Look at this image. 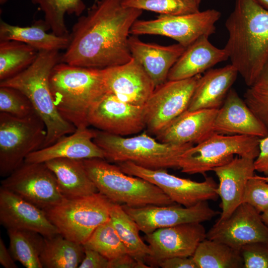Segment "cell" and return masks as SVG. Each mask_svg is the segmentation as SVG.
<instances>
[{"instance_id": "obj_1", "label": "cell", "mask_w": 268, "mask_h": 268, "mask_svg": "<svg viewBox=\"0 0 268 268\" xmlns=\"http://www.w3.org/2000/svg\"><path fill=\"white\" fill-rule=\"evenodd\" d=\"M142 11L123 6L122 0L94 2L73 26L61 62L103 69L129 62L130 30Z\"/></svg>"}, {"instance_id": "obj_2", "label": "cell", "mask_w": 268, "mask_h": 268, "mask_svg": "<svg viewBox=\"0 0 268 268\" xmlns=\"http://www.w3.org/2000/svg\"><path fill=\"white\" fill-rule=\"evenodd\" d=\"M225 26L228 37L224 48L249 87L268 61V10L256 0H235Z\"/></svg>"}, {"instance_id": "obj_3", "label": "cell", "mask_w": 268, "mask_h": 268, "mask_svg": "<svg viewBox=\"0 0 268 268\" xmlns=\"http://www.w3.org/2000/svg\"><path fill=\"white\" fill-rule=\"evenodd\" d=\"M49 82L58 111L76 129L89 126L87 116L90 108L108 93L103 69L60 62L53 67Z\"/></svg>"}, {"instance_id": "obj_4", "label": "cell", "mask_w": 268, "mask_h": 268, "mask_svg": "<svg viewBox=\"0 0 268 268\" xmlns=\"http://www.w3.org/2000/svg\"><path fill=\"white\" fill-rule=\"evenodd\" d=\"M61 57L59 51H39L35 60L26 69L0 81V86L14 88L25 95L43 121L47 136L41 148L53 144L77 129L61 115L51 91L50 74L53 67L61 62Z\"/></svg>"}, {"instance_id": "obj_5", "label": "cell", "mask_w": 268, "mask_h": 268, "mask_svg": "<svg viewBox=\"0 0 268 268\" xmlns=\"http://www.w3.org/2000/svg\"><path fill=\"white\" fill-rule=\"evenodd\" d=\"M82 161L98 192L112 202L131 207L175 203L156 185L125 173L119 165L105 159L93 158Z\"/></svg>"}, {"instance_id": "obj_6", "label": "cell", "mask_w": 268, "mask_h": 268, "mask_svg": "<svg viewBox=\"0 0 268 268\" xmlns=\"http://www.w3.org/2000/svg\"><path fill=\"white\" fill-rule=\"evenodd\" d=\"M93 141L109 161L117 164L130 161L150 169L179 168L182 155L194 145L163 143L145 133L125 137L97 129Z\"/></svg>"}, {"instance_id": "obj_7", "label": "cell", "mask_w": 268, "mask_h": 268, "mask_svg": "<svg viewBox=\"0 0 268 268\" xmlns=\"http://www.w3.org/2000/svg\"><path fill=\"white\" fill-rule=\"evenodd\" d=\"M111 202L97 192L83 197L65 198L45 211L62 236L83 245L100 225L110 219Z\"/></svg>"}, {"instance_id": "obj_8", "label": "cell", "mask_w": 268, "mask_h": 268, "mask_svg": "<svg viewBox=\"0 0 268 268\" xmlns=\"http://www.w3.org/2000/svg\"><path fill=\"white\" fill-rule=\"evenodd\" d=\"M259 139L254 136L214 133L186 150L180 158L179 168L188 174L204 175L229 162L235 154L255 160L259 153Z\"/></svg>"}, {"instance_id": "obj_9", "label": "cell", "mask_w": 268, "mask_h": 268, "mask_svg": "<svg viewBox=\"0 0 268 268\" xmlns=\"http://www.w3.org/2000/svg\"><path fill=\"white\" fill-rule=\"evenodd\" d=\"M46 136L37 113L20 118L0 113V175L5 177L22 165L28 155L41 148Z\"/></svg>"}, {"instance_id": "obj_10", "label": "cell", "mask_w": 268, "mask_h": 268, "mask_svg": "<svg viewBox=\"0 0 268 268\" xmlns=\"http://www.w3.org/2000/svg\"><path fill=\"white\" fill-rule=\"evenodd\" d=\"M221 13L214 9L182 15H159L156 19L137 20L130 34L159 35L171 38L187 48L200 37H209L216 30Z\"/></svg>"}, {"instance_id": "obj_11", "label": "cell", "mask_w": 268, "mask_h": 268, "mask_svg": "<svg viewBox=\"0 0 268 268\" xmlns=\"http://www.w3.org/2000/svg\"><path fill=\"white\" fill-rule=\"evenodd\" d=\"M125 173L142 178L159 187L175 203L186 207L200 202L216 201L217 184L211 177L202 182L177 177L166 169H150L130 161L118 163Z\"/></svg>"}, {"instance_id": "obj_12", "label": "cell", "mask_w": 268, "mask_h": 268, "mask_svg": "<svg viewBox=\"0 0 268 268\" xmlns=\"http://www.w3.org/2000/svg\"><path fill=\"white\" fill-rule=\"evenodd\" d=\"M0 187L44 210L65 198L55 175L45 163L24 162L1 181Z\"/></svg>"}, {"instance_id": "obj_13", "label": "cell", "mask_w": 268, "mask_h": 268, "mask_svg": "<svg viewBox=\"0 0 268 268\" xmlns=\"http://www.w3.org/2000/svg\"><path fill=\"white\" fill-rule=\"evenodd\" d=\"M201 74L177 80H167L156 87L143 106L146 129L156 135L186 111Z\"/></svg>"}, {"instance_id": "obj_14", "label": "cell", "mask_w": 268, "mask_h": 268, "mask_svg": "<svg viewBox=\"0 0 268 268\" xmlns=\"http://www.w3.org/2000/svg\"><path fill=\"white\" fill-rule=\"evenodd\" d=\"M87 121L96 129L124 136L146 129L143 106L133 105L107 93L90 108Z\"/></svg>"}, {"instance_id": "obj_15", "label": "cell", "mask_w": 268, "mask_h": 268, "mask_svg": "<svg viewBox=\"0 0 268 268\" xmlns=\"http://www.w3.org/2000/svg\"><path fill=\"white\" fill-rule=\"evenodd\" d=\"M206 238L240 250L247 244L268 243V226L261 213L250 204L242 202L227 218L217 219L206 232Z\"/></svg>"}, {"instance_id": "obj_16", "label": "cell", "mask_w": 268, "mask_h": 268, "mask_svg": "<svg viewBox=\"0 0 268 268\" xmlns=\"http://www.w3.org/2000/svg\"><path fill=\"white\" fill-rule=\"evenodd\" d=\"M124 210L145 234L162 228L181 224L210 220L220 212L211 208L207 201L186 207L174 203L170 205H149L140 207L122 205Z\"/></svg>"}, {"instance_id": "obj_17", "label": "cell", "mask_w": 268, "mask_h": 268, "mask_svg": "<svg viewBox=\"0 0 268 268\" xmlns=\"http://www.w3.org/2000/svg\"><path fill=\"white\" fill-rule=\"evenodd\" d=\"M206 237V230L199 222L158 229L144 236L151 253L145 263L153 268L158 262L167 258L192 257Z\"/></svg>"}, {"instance_id": "obj_18", "label": "cell", "mask_w": 268, "mask_h": 268, "mask_svg": "<svg viewBox=\"0 0 268 268\" xmlns=\"http://www.w3.org/2000/svg\"><path fill=\"white\" fill-rule=\"evenodd\" d=\"M103 72L108 92L133 105L143 106L155 88L133 58L124 64L103 68Z\"/></svg>"}, {"instance_id": "obj_19", "label": "cell", "mask_w": 268, "mask_h": 268, "mask_svg": "<svg viewBox=\"0 0 268 268\" xmlns=\"http://www.w3.org/2000/svg\"><path fill=\"white\" fill-rule=\"evenodd\" d=\"M0 223L5 228L36 232L44 237L60 234L44 210L0 188Z\"/></svg>"}, {"instance_id": "obj_20", "label": "cell", "mask_w": 268, "mask_h": 268, "mask_svg": "<svg viewBox=\"0 0 268 268\" xmlns=\"http://www.w3.org/2000/svg\"><path fill=\"white\" fill-rule=\"evenodd\" d=\"M254 159L236 157L229 162L213 169L219 184L217 193L221 199L218 220L227 218L242 203L249 180L255 175Z\"/></svg>"}, {"instance_id": "obj_21", "label": "cell", "mask_w": 268, "mask_h": 268, "mask_svg": "<svg viewBox=\"0 0 268 268\" xmlns=\"http://www.w3.org/2000/svg\"><path fill=\"white\" fill-rule=\"evenodd\" d=\"M213 130L215 133L226 135H245L260 138L268 135V130L233 88L230 89L217 110Z\"/></svg>"}, {"instance_id": "obj_22", "label": "cell", "mask_w": 268, "mask_h": 268, "mask_svg": "<svg viewBox=\"0 0 268 268\" xmlns=\"http://www.w3.org/2000/svg\"><path fill=\"white\" fill-rule=\"evenodd\" d=\"M218 109L185 111L156 134L163 143L197 144L215 133L213 124Z\"/></svg>"}, {"instance_id": "obj_23", "label": "cell", "mask_w": 268, "mask_h": 268, "mask_svg": "<svg viewBox=\"0 0 268 268\" xmlns=\"http://www.w3.org/2000/svg\"><path fill=\"white\" fill-rule=\"evenodd\" d=\"M95 130L88 127L61 138L53 144L32 152L24 162L45 163L56 158L83 160L93 158L105 159L104 151L93 141Z\"/></svg>"}, {"instance_id": "obj_24", "label": "cell", "mask_w": 268, "mask_h": 268, "mask_svg": "<svg viewBox=\"0 0 268 268\" xmlns=\"http://www.w3.org/2000/svg\"><path fill=\"white\" fill-rule=\"evenodd\" d=\"M128 43L132 57L145 71L155 88L167 81L171 68L186 49L178 43L161 46L144 43L134 36L129 37Z\"/></svg>"}, {"instance_id": "obj_25", "label": "cell", "mask_w": 268, "mask_h": 268, "mask_svg": "<svg viewBox=\"0 0 268 268\" xmlns=\"http://www.w3.org/2000/svg\"><path fill=\"white\" fill-rule=\"evenodd\" d=\"M228 59L224 48L215 47L209 41L208 37L201 36L186 48L171 68L167 80L193 77Z\"/></svg>"}, {"instance_id": "obj_26", "label": "cell", "mask_w": 268, "mask_h": 268, "mask_svg": "<svg viewBox=\"0 0 268 268\" xmlns=\"http://www.w3.org/2000/svg\"><path fill=\"white\" fill-rule=\"evenodd\" d=\"M238 74L231 64L206 71L198 80L187 110L218 109Z\"/></svg>"}, {"instance_id": "obj_27", "label": "cell", "mask_w": 268, "mask_h": 268, "mask_svg": "<svg viewBox=\"0 0 268 268\" xmlns=\"http://www.w3.org/2000/svg\"><path fill=\"white\" fill-rule=\"evenodd\" d=\"M45 163L55 175L65 198L83 197L98 192L85 169L82 160L56 158Z\"/></svg>"}, {"instance_id": "obj_28", "label": "cell", "mask_w": 268, "mask_h": 268, "mask_svg": "<svg viewBox=\"0 0 268 268\" xmlns=\"http://www.w3.org/2000/svg\"><path fill=\"white\" fill-rule=\"evenodd\" d=\"M48 28L44 21H38L30 26L13 25L0 20V41H19L37 50L60 51L66 50L69 43V36H60L47 32Z\"/></svg>"}, {"instance_id": "obj_29", "label": "cell", "mask_w": 268, "mask_h": 268, "mask_svg": "<svg viewBox=\"0 0 268 268\" xmlns=\"http://www.w3.org/2000/svg\"><path fill=\"white\" fill-rule=\"evenodd\" d=\"M84 257L83 245L58 234L44 237V243L40 255L43 268H78Z\"/></svg>"}, {"instance_id": "obj_30", "label": "cell", "mask_w": 268, "mask_h": 268, "mask_svg": "<svg viewBox=\"0 0 268 268\" xmlns=\"http://www.w3.org/2000/svg\"><path fill=\"white\" fill-rule=\"evenodd\" d=\"M109 212L110 220L127 253L136 260L145 263L151 253L148 245L140 237V230L136 222L120 204L111 202Z\"/></svg>"}, {"instance_id": "obj_31", "label": "cell", "mask_w": 268, "mask_h": 268, "mask_svg": "<svg viewBox=\"0 0 268 268\" xmlns=\"http://www.w3.org/2000/svg\"><path fill=\"white\" fill-rule=\"evenodd\" d=\"M192 257L198 268H243L240 250L206 238L199 244Z\"/></svg>"}, {"instance_id": "obj_32", "label": "cell", "mask_w": 268, "mask_h": 268, "mask_svg": "<svg viewBox=\"0 0 268 268\" xmlns=\"http://www.w3.org/2000/svg\"><path fill=\"white\" fill-rule=\"evenodd\" d=\"M9 250L15 261L26 268H42L40 255L44 237L33 231L10 229L7 230Z\"/></svg>"}, {"instance_id": "obj_33", "label": "cell", "mask_w": 268, "mask_h": 268, "mask_svg": "<svg viewBox=\"0 0 268 268\" xmlns=\"http://www.w3.org/2000/svg\"><path fill=\"white\" fill-rule=\"evenodd\" d=\"M38 52L30 46L19 41H0V81L26 69L35 60Z\"/></svg>"}, {"instance_id": "obj_34", "label": "cell", "mask_w": 268, "mask_h": 268, "mask_svg": "<svg viewBox=\"0 0 268 268\" xmlns=\"http://www.w3.org/2000/svg\"><path fill=\"white\" fill-rule=\"evenodd\" d=\"M99 0H94L96 2ZM39 6L44 15V22L52 32L60 36H69L65 21L66 13L80 16L86 8L82 0H31Z\"/></svg>"}, {"instance_id": "obj_35", "label": "cell", "mask_w": 268, "mask_h": 268, "mask_svg": "<svg viewBox=\"0 0 268 268\" xmlns=\"http://www.w3.org/2000/svg\"><path fill=\"white\" fill-rule=\"evenodd\" d=\"M82 245L99 252L109 261L128 253L110 219L100 225Z\"/></svg>"}, {"instance_id": "obj_36", "label": "cell", "mask_w": 268, "mask_h": 268, "mask_svg": "<svg viewBox=\"0 0 268 268\" xmlns=\"http://www.w3.org/2000/svg\"><path fill=\"white\" fill-rule=\"evenodd\" d=\"M123 6L155 12L160 15H182L200 11L194 0H122Z\"/></svg>"}, {"instance_id": "obj_37", "label": "cell", "mask_w": 268, "mask_h": 268, "mask_svg": "<svg viewBox=\"0 0 268 268\" xmlns=\"http://www.w3.org/2000/svg\"><path fill=\"white\" fill-rule=\"evenodd\" d=\"M244 97L250 109L268 130V61Z\"/></svg>"}, {"instance_id": "obj_38", "label": "cell", "mask_w": 268, "mask_h": 268, "mask_svg": "<svg viewBox=\"0 0 268 268\" xmlns=\"http://www.w3.org/2000/svg\"><path fill=\"white\" fill-rule=\"evenodd\" d=\"M0 112L23 118L37 113L29 99L15 88L0 86Z\"/></svg>"}, {"instance_id": "obj_39", "label": "cell", "mask_w": 268, "mask_h": 268, "mask_svg": "<svg viewBox=\"0 0 268 268\" xmlns=\"http://www.w3.org/2000/svg\"><path fill=\"white\" fill-rule=\"evenodd\" d=\"M242 202L250 204L261 213L268 209V183L255 174L247 183Z\"/></svg>"}, {"instance_id": "obj_40", "label": "cell", "mask_w": 268, "mask_h": 268, "mask_svg": "<svg viewBox=\"0 0 268 268\" xmlns=\"http://www.w3.org/2000/svg\"><path fill=\"white\" fill-rule=\"evenodd\" d=\"M244 268H268V243L247 244L240 250Z\"/></svg>"}, {"instance_id": "obj_41", "label": "cell", "mask_w": 268, "mask_h": 268, "mask_svg": "<svg viewBox=\"0 0 268 268\" xmlns=\"http://www.w3.org/2000/svg\"><path fill=\"white\" fill-rule=\"evenodd\" d=\"M84 249V257L79 268H109V260L99 252L88 248Z\"/></svg>"}, {"instance_id": "obj_42", "label": "cell", "mask_w": 268, "mask_h": 268, "mask_svg": "<svg viewBox=\"0 0 268 268\" xmlns=\"http://www.w3.org/2000/svg\"><path fill=\"white\" fill-rule=\"evenodd\" d=\"M259 153L254 160L255 170L268 176V135L260 138Z\"/></svg>"}, {"instance_id": "obj_43", "label": "cell", "mask_w": 268, "mask_h": 268, "mask_svg": "<svg viewBox=\"0 0 268 268\" xmlns=\"http://www.w3.org/2000/svg\"><path fill=\"white\" fill-rule=\"evenodd\" d=\"M145 263L138 261L128 253L109 261V268H150Z\"/></svg>"}, {"instance_id": "obj_44", "label": "cell", "mask_w": 268, "mask_h": 268, "mask_svg": "<svg viewBox=\"0 0 268 268\" xmlns=\"http://www.w3.org/2000/svg\"><path fill=\"white\" fill-rule=\"evenodd\" d=\"M156 266L162 268H198L192 257H174L158 262Z\"/></svg>"}, {"instance_id": "obj_45", "label": "cell", "mask_w": 268, "mask_h": 268, "mask_svg": "<svg viewBox=\"0 0 268 268\" xmlns=\"http://www.w3.org/2000/svg\"><path fill=\"white\" fill-rule=\"evenodd\" d=\"M9 249L6 247L1 238H0V264L5 268H17V266Z\"/></svg>"}, {"instance_id": "obj_46", "label": "cell", "mask_w": 268, "mask_h": 268, "mask_svg": "<svg viewBox=\"0 0 268 268\" xmlns=\"http://www.w3.org/2000/svg\"><path fill=\"white\" fill-rule=\"evenodd\" d=\"M261 216L264 222L268 226V209L262 213Z\"/></svg>"}, {"instance_id": "obj_47", "label": "cell", "mask_w": 268, "mask_h": 268, "mask_svg": "<svg viewBox=\"0 0 268 268\" xmlns=\"http://www.w3.org/2000/svg\"><path fill=\"white\" fill-rule=\"evenodd\" d=\"M261 6L268 10V0H256Z\"/></svg>"}, {"instance_id": "obj_48", "label": "cell", "mask_w": 268, "mask_h": 268, "mask_svg": "<svg viewBox=\"0 0 268 268\" xmlns=\"http://www.w3.org/2000/svg\"><path fill=\"white\" fill-rule=\"evenodd\" d=\"M258 176L261 179H262V180L265 181V182L268 183V176H260L258 175Z\"/></svg>"}, {"instance_id": "obj_49", "label": "cell", "mask_w": 268, "mask_h": 268, "mask_svg": "<svg viewBox=\"0 0 268 268\" xmlns=\"http://www.w3.org/2000/svg\"><path fill=\"white\" fill-rule=\"evenodd\" d=\"M8 0H0V4H3L6 2Z\"/></svg>"}, {"instance_id": "obj_50", "label": "cell", "mask_w": 268, "mask_h": 268, "mask_svg": "<svg viewBox=\"0 0 268 268\" xmlns=\"http://www.w3.org/2000/svg\"><path fill=\"white\" fill-rule=\"evenodd\" d=\"M195 0L196 2H197L199 4L201 1V0Z\"/></svg>"}]
</instances>
